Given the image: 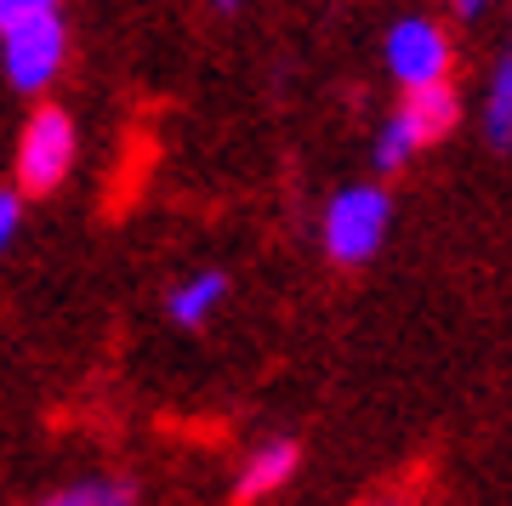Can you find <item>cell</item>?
<instances>
[{
	"instance_id": "6da1fadb",
	"label": "cell",
	"mask_w": 512,
	"mask_h": 506,
	"mask_svg": "<svg viewBox=\"0 0 512 506\" xmlns=\"http://www.w3.org/2000/svg\"><path fill=\"white\" fill-rule=\"evenodd\" d=\"M69 29H63V0H12L0 18V69L18 91L40 97L63 74Z\"/></svg>"
},
{
	"instance_id": "7a4b0ae2",
	"label": "cell",
	"mask_w": 512,
	"mask_h": 506,
	"mask_svg": "<svg viewBox=\"0 0 512 506\" xmlns=\"http://www.w3.org/2000/svg\"><path fill=\"white\" fill-rule=\"evenodd\" d=\"M456 120H461V97L450 80H439V86H410L404 103L387 114L382 137H376V171H404L421 148H433L439 137H450Z\"/></svg>"
},
{
	"instance_id": "3957f363",
	"label": "cell",
	"mask_w": 512,
	"mask_h": 506,
	"mask_svg": "<svg viewBox=\"0 0 512 506\" xmlns=\"http://www.w3.org/2000/svg\"><path fill=\"white\" fill-rule=\"evenodd\" d=\"M387 222H393V199L376 182H353L325 205V222H319V239H325V256L336 268H359L382 251Z\"/></svg>"
},
{
	"instance_id": "277c9868",
	"label": "cell",
	"mask_w": 512,
	"mask_h": 506,
	"mask_svg": "<svg viewBox=\"0 0 512 506\" xmlns=\"http://www.w3.org/2000/svg\"><path fill=\"white\" fill-rule=\"evenodd\" d=\"M74 154H80V137H74V120L57 103H40L18 131V154H12V182L23 194H57L74 171Z\"/></svg>"
},
{
	"instance_id": "5b68a950",
	"label": "cell",
	"mask_w": 512,
	"mask_h": 506,
	"mask_svg": "<svg viewBox=\"0 0 512 506\" xmlns=\"http://www.w3.org/2000/svg\"><path fill=\"white\" fill-rule=\"evenodd\" d=\"M450 63H456L450 35H444L433 18H399L387 29V74H393L404 91L450 80Z\"/></svg>"
},
{
	"instance_id": "8992f818",
	"label": "cell",
	"mask_w": 512,
	"mask_h": 506,
	"mask_svg": "<svg viewBox=\"0 0 512 506\" xmlns=\"http://www.w3.org/2000/svg\"><path fill=\"white\" fill-rule=\"evenodd\" d=\"M302 467V450H296L291 438H268L262 450H251V461L239 467L234 478V501H262V495H279V489L296 478Z\"/></svg>"
},
{
	"instance_id": "52a82bcc",
	"label": "cell",
	"mask_w": 512,
	"mask_h": 506,
	"mask_svg": "<svg viewBox=\"0 0 512 506\" xmlns=\"http://www.w3.org/2000/svg\"><path fill=\"white\" fill-rule=\"evenodd\" d=\"M222 302H228V273H222V268H200V273H188L183 285L165 296V313H171L183 330H200Z\"/></svg>"
},
{
	"instance_id": "ba28073f",
	"label": "cell",
	"mask_w": 512,
	"mask_h": 506,
	"mask_svg": "<svg viewBox=\"0 0 512 506\" xmlns=\"http://www.w3.org/2000/svg\"><path fill=\"white\" fill-rule=\"evenodd\" d=\"M484 137L490 148H512V52L495 57L490 91H484Z\"/></svg>"
},
{
	"instance_id": "9c48e42d",
	"label": "cell",
	"mask_w": 512,
	"mask_h": 506,
	"mask_svg": "<svg viewBox=\"0 0 512 506\" xmlns=\"http://www.w3.org/2000/svg\"><path fill=\"white\" fill-rule=\"evenodd\" d=\"M46 501L52 506H131L137 489H131L126 478H74V484L52 489Z\"/></svg>"
},
{
	"instance_id": "30bf717a",
	"label": "cell",
	"mask_w": 512,
	"mask_h": 506,
	"mask_svg": "<svg viewBox=\"0 0 512 506\" xmlns=\"http://www.w3.org/2000/svg\"><path fill=\"white\" fill-rule=\"evenodd\" d=\"M23 188L12 182V188H0V256L12 251V239H18V228H23Z\"/></svg>"
},
{
	"instance_id": "8fae6325",
	"label": "cell",
	"mask_w": 512,
	"mask_h": 506,
	"mask_svg": "<svg viewBox=\"0 0 512 506\" xmlns=\"http://www.w3.org/2000/svg\"><path fill=\"white\" fill-rule=\"evenodd\" d=\"M456 12H461V18H484V12H490V0H456Z\"/></svg>"
},
{
	"instance_id": "7c38bea8",
	"label": "cell",
	"mask_w": 512,
	"mask_h": 506,
	"mask_svg": "<svg viewBox=\"0 0 512 506\" xmlns=\"http://www.w3.org/2000/svg\"><path fill=\"white\" fill-rule=\"evenodd\" d=\"M211 6H222V12H234V6H239V0H211Z\"/></svg>"
},
{
	"instance_id": "4fadbf2b",
	"label": "cell",
	"mask_w": 512,
	"mask_h": 506,
	"mask_svg": "<svg viewBox=\"0 0 512 506\" xmlns=\"http://www.w3.org/2000/svg\"><path fill=\"white\" fill-rule=\"evenodd\" d=\"M6 12H12V0H0V18H6Z\"/></svg>"
}]
</instances>
